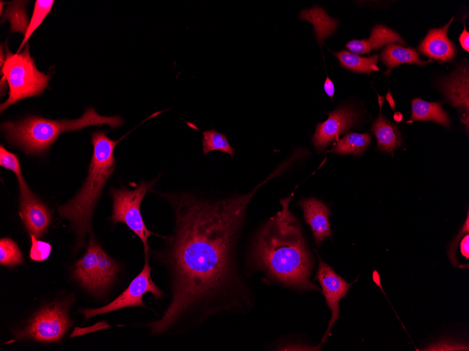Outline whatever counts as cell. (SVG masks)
I'll list each match as a JSON object with an SVG mask.
<instances>
[{
  "mask_svg": "<svg viewBox=\"0 0 469 351\" xmlns=\"http://www.w3.org/2000/svg\"><path fill=\"white\" fill-rule=\"evenodd\" d=\"M260 186L247 194L216 201L188 194L169 198L175 229L161 256L169 271L171 298L163 316L148 324L152 335L191 328L217 312L246 305L233 247Z\"/></svg>",
  "mask_w": 469,
  "mask_h": 351,
  "instance_id": "cell-1",
  "label": "cell"
},
{
  "mask_svg": "<svg viewBox=\"0 0 469 351\" xmlns=\"http://www.w3.org/2000/svg\"><path fill=\"white\" fill-rule=\"evenodd\" d=\"M292 195L258 232L253 245V266L267 277L300 291H319L310 280L313 261L300 226L289 210Z\"/></svg>",
  "mask_w": 469,
  "mask_h": 351,
  "instance_id": "cell-2",
  "label": "cell"
},
{
  "mask_svg": "<svg viewBox=\"0 0 469 351\" xmlns=\"http://www.w3.org/2000/svg\"><path fill=\"white\" fill-rule=\"evenodd\" d=\"M126 135L114 141L107 137L105 131L92 133L93 152L87 178L77 195L58 207L60 216L71 223L77 235V248L84 245L86 235L92 231L91 220L93 209L105 184L115 168L113 154L114 148Z\"/></svg>",
  "mask_w": 469,
  "mask_h": 351,
  "instance_id": "cell-3",
  "label": "cell"
},
{
  "mask_svg": "<svg viewBox=\"0 0 469 351\" xmlns=\"http://www.w3.org/2000/svg\"><path fill=\"white\" fill-rule=\"evenodd\" d=\"M124 120L119 116H105L89 107L83 115L73 120H51L38 116H29L18 121L1 124L6 138L27 154H43L62 132L81 130L88 126L107 125L120 127Z\"/></svg>",
  "mask_w": 469,
  "mask_h": 351,
  "instance_id": "cell-4",
  "label": "cell"
},
{
  "mask_svg": "<svg viewBox=\"0 0 469 351\" xmlns=\"http://www.w3.org/2000/svg\"><path fill=\"white\" fill-rule=\"evenodd\" d=\"M6 60L1 67V79L8 85V98L0 106L2 113L10 106L31 97L39 96L48 88L50 76L37 69L26 44L20 53H12L6 45Z\"/></svg>",
  "mask_w": 469,
  "mask_h": 351,
  "instance_id": "cell-5",
  "label": "cell"
},
{
  "mask_svg": "<svg viewBox=\"0 0 469 351\" xmlns=\"http://www.w3.org/2000/svg\"><path fill=\"white\" fill-rule=\"evenodd\" d=\"M70 299L53 301L40 309L23 329L14 332L15 340L43 343L60 341L72 325L68 315Z\"/></svg>",
  "mask_w": 469,
  "mask_h": 351,
  "instance_id": "cell-6",
  "label": "cell"
},
{
  "mask_svg": "<svg viewBox=\"0 0 469 351\" xmlns=\"http://www.w3.org/2000/svg\"><path fill=\"white\" fill-rule=\"evenodd\" d=\"M156 180L142 181L139 186L129 190L125 187L112 188L113 200L111 219L114 223H125L140 239L143 244L145 256H148V238L154 235L146 227L140 212L143 199L155 184Z\"/></svg>",
  "mask_w": 469,
  "mask_h": 351,
  "instance_id": "cell-7",
  "label": "cell"
},
{
  "mask_svg": "<svg viewBox=\"0 0 469 351\" xmlns=\"http://www.w3.org/2000/svg\"><path fill=\"white\" fill-rule=\"evenodd\" d=\"M147 293L152 294L157 299L164 296V292L152 280L149 256H145V263L142 270L121 294L104 306L84 309L80 312L84 315V321H86L98 315L109 313L125 308H145L143 297Z\"/></svg>",
  "mask_w": 469,
  "mask_h": 351,
  "instance_id": "cell-8",
  "label": "cell"
},
{
  "mask_svg": "<svg viewBox=\"0 0 469 351\" xmlns=\"http://www.w3.org/2000/svg\"><path fill=\"white\" fill-rule=\"evenodd\" d=\"M319 264L315 279L319 282L327 306L331 312V317L324 333L322 342H324L329 333L340 317L339 301L346 297L352 283L347 282L341 276L318 256Z\"/></svg>",
  "mask_w": 469,
  "mask_h": 351,
  "instance_id": "cell-9",
  "label": "cell"
},
{
  "mask_svg": "<svg viewBox=\"0 0 469 351\" xmlns=\"http://www.w3.org/2000/svg\"><path fill=\"white\" fill-rule=\"evenodd\" d=\"M19 214L29 235H44L51 221V212L27 185L20 188Z\"/></svg>",
  "mask_w": 469,
  "mask_h": 351,
  "instance_id": "cell-10",
  "label": "cell"
},
{
  "mask_svg": "<svg viewBox=\"0 0 469 351\" xmlns=\"http://www.w3.org/2000/svg\"><path fill=\"white\" fill-rule=\"evenodd\" d=\"M357 121V113L348 106H341L329 113V118L317 124L312 137L317 151H322L333 140L339 139L338 137L353 126Z\"/></svg>",
  "mask_w": 469,
  "mask_h": 351,
  "instance_id": "cell-11",
  "label": "cell"
},
{
  "mask_svg": "<svg viewBox=\"0 0 469 351\" xmlns=\"http://www.w3.org/2000/svg\"><path fill=\"white\" fill-rule=\"evenodd\" d=\"M440 86L445 97L463 114L461 121L468 130L469 73L468 66L458 67L449 76L442 79Z\"/></svg>",
  "mask_w": 469,
  "mask_h": 351,
  "instance_id": "cell-12",
  "label": "cell"
},
{
  "mask_svg": "<svg viewBox=\"0 0 469 351\" xmlns=\"http://www.w3.org/2000/svg\"><path fill=\"white\" fill-rule=\"evenodd\" d=\"M454 17L444 27L430 29L418 46L423 55L440 62L451 61L456 55V46L449 40L447 30Z\"/></svg>",
  "mask_w": 469,
  "mask_h": 351,
  "instance_id": "cell-13",
  "label": "cell"
},
{
  "mask_svg": "<svg viewBox=\"0 0 469 351\" xmlns=\"http://www.w3.org/2000/svg\"><path fill=\"white\" fill-rule=\"evenodd\" d=\"M300 205L303 211L305 222L310 226L316 245H320L331 236L329 207L315 198L304 199Z\"/></svg>",
  "mask_w": 469,
  "mask_h": 351,
  "instance_id": "cell-14",
  "label": "cell"
},
{
  "mask_svg": "<svg viewBox=\"0 0 469 351\" xmlns=\"http://www.w3.org/2000/svg\"><path fill=\"white\" fill-rule=\"evenodd\" d=\"M97 241L90 237L84 255L75 263L74 277L87 290L98 295V259Z\"/></svg>",
  "mask_w": 469,
  "mask_h": 351,
  "instance_id": "cell-15",
  "label": "cell"
},
{
  "mask_svg": "<svg viewBox=\"0 0 469 351\" xmlns=\"http://www.w3.org/2000/svg\"><path fill=\"white\" fill-rule=\"evenodd\" d=\"M392 43L406 45L403 39L396 32L383 25H377L372 29L369 39L352 40L348 42L345 46L352 53L362 55Z\"/></svg>",
  "mask_w": 469,
  "mask_h": 351,
  "instance_id": "cell-16",
  "label": "cell"
},
{
  "mask_svg": "<svg viewBox=\"0 0 469 351\" xmlns=\"http://www.w3.org/2000/svg\"><path fill=\"white\" fill-rule=\"evenodd\" d=\"M372 132L376 137L377 146L381 151L392 153L402 144L399 129L385 118L381 111L372 125Z\"/></svg>",
  "mask_w": 469,
  "mask_h": 351,
  "instance_id": "cell-17",
  "label": "cell"
},
{
  "mask_svg": "<svg viewBox=\"0 0 469 351\" xmlns=\"http://www.w3.org/2000/svg\"><path fill=\"white\" fill-rule=\"evenodd\" d=\"M299 18L313 25L315 36L320 45L324 39L335 32L338 25V21L329 17L324 9L315 6L301 11Z\"/></svg>",
  "mask_w": 469,
  "mask_h": 351,
  "instance_id": "cell-18",
  "label": "cell"
},
{
  "mask_svg": "<svg viewBox=\"0 0 469 351\" xmlns=\"http://www.w3.org/2000/svg\"><path fill=\"white\" fill-rule=\"evenodd\" d=\"M410 120L435 121L445 127H450L448 114L442 109L440 102H429L420 98L411 101V115Z\"/></svg>",
  "mask_w": 469,
  "mask_h": 351,
  "instance_id": "cell-19",
  "label": "cell"
},
{
  "mask_svg": "<svg viewBox=\"0 0 469 351\" xmlns=\"http://www.w3.org/2000/svg\"><path fill=\"white\" fill-rule=\"evenodd\" d=\"M381 62L391 69L401 64H416L425 65L428 62L420 59L417 51L412 48H405L397 44L387 45L381 54Z\"/></svg>",
  "mask_w": 469,
  "mask_h": 351,
  "instance_id": "cell-20",
  "label": "cell"
},
{
  "mask_svg": "<svg viewBox=\"0 0 469 351\" xmlns=\"http://www.w3.org/2000/svg\"><path fill=\"white\" fill-rule=\"evenodd\" d=\"M98 295L104 294L114 282L119 271L118 263L100 247L98 249Z\"/></svg>",
  "mask_w": 469,
  "mask_h": 351,
  "instance_id": "cell-21",
  "label": "cell"
},
{
  "mask_svg": "<svg viewBox=\"0 0 469 351\" xmlns=\"http://www.w3.org/2000/svg\"><path fill=\"white\" fill-rule=\"evenodd\" d=\"M371 141V138L367 133L350 132L343 138L338 139L333 144L332 149L327 151V153L360 155L367 149Z\"/></svg>",
  "mask_w": 469,
  "mask_h": 351,
  "instance_id": "cell-22",
  "label": "cell"
},
{
  "mask_svg": "<svg viewBox=\"0 0 469 351\" xmlns=\"http://www.w3.org/2000/svg\"><path fill=\"white\" fill-rule=\"evenodd\" d=\"M333 53L339 60L341 65L350 71L364 74L379 71L377 67L378 56L376 54L365 57L347 50H341Z\"/></svg>",
  "mask_w": 469,
  "mask_h": 351,
  "instance_id": "cell-23",
  "label": "cell"
},
{
  "mask_svg": "<svg viewBox=\"0 0 469 351\" xmlns=\"http://www.w3.org/2000/svg\"><path fill=\"white\" fill-rule=\"evenodd\" d=\"M27 1H15L9 4L5 12L2 14L1 22L8 20L11 23L12 32L26 34L29 22L26 15L25 5Z\"/></svg>",
  "mask_w": 469,
  "mask_h": 351,
  "instance_id": "cell-24",
  "label": "cell"
},
{
  "mask_svg": "<svg viewBox=\"0 0 469 351\" xmlns=\"http://www.w3.org/2000/svg\"><path fill=\"white\" fill-rule=\"evenodd\" d=\"M53 0H37L35 1L33 13L29 23L26 34L17 51L19 53L22 47L27 43V41L34 31L40 26L46 16L51 12Z\"/></svg>",
  "mask_w": 469,
  "mask_h": 351,
  "instance_id": "cell-25",
  "label": "cell"
},
{
  "mask_svg": "<svg viewBox=\"0 0 469 351\" xmlns=\"http://www.w3.org/2000/svg\"><path fill=\"white\" fill-rule=\"evenodd\" d=\"M202 145L204 155L213 151H220L233 156L234 149L230 145L227 137L216 131L213 128L202 132Z\"/></svg>",
  "mask_w": 469,
  "mask_h": 351,
  "instance_id": "cell-26",
  "label": "cell"
},
{
  "mask_svg": "<svg viewBox=\"0 0 469 351\" xmlns=\"http://www.w3.org/2000/svg\"><path fill=\"white\" fill-rule=\"evenodd\" d=\"M22 254L17 243L9 238L0 240V263L4 266L13 267L22 263Z\"/></svg>",
  "mask_w": 469,
  "mask_h": 351,
  "instance_id": "cell-27",
  "label": "cell"
},
{
  "mask_svg": "<svg viewBox=\"0 0 469 351\" xmlns=\"http://www.w3.org/2000/svg\"><path fill=\"white\" fill-rule=\"evenodd\" d=\"M0 165L14 172L17 177L19 188L27 186L21 170V166L18 156L0 145Z\"/></svg>",
  "mask_w": 469,
  "mask_h": 351,
  "instance_id": "cell-28",
  "label": "cell"
},
{
  "mask_svg": "<svg viewBox=\"0 0 469 351\" xmlns=\"http://www.w3.org/2000/svg\"><path fill=\"white\" fill-rule=\"evenodd\" d=\"M31 238V247L29 249V258L34 261H44L46 260L51 252V245L45 241L38 240L33 235Z\"/></svg>",
  "mask_w": 469,
  "mask_h": 351,
  "instance_id": "cell-29",
  "label": "cell"
},
{
  "mask_svg": "<svg viewBox=\"0 0 469 351\" xmlns=\"http://www.w3.org/2000/svg\"><path fill=\"white\" fill-rule=\"evenodd\" d=\"M423 350H468V346L450 340H440L430 345Z\"/></svg>",
  "mask_w": 469,
  "mask_h": 351,
  "instance_id": "cell-30",
  "label": "cell"
},
{
  "mask_svg": "<svg viewBox=\"0 0 469 351\" xmlns=\"http://www.w3.org/2000/svg\"><path fill=\"white\" fill-rule=\"evenodd\" d=\"M469 232V216H468V212L467 215L466 220L461 229L460 232L458 233L455 239L452 241V242L450 245L449 249L447 252L448 256L454 265L455 266L457 263H458L457 259L456 257V249L458 245V242L461 237V235L464 233H468Z\"/></svg>",
  "mask_w": 469,
  "mask_h": 351,
  "instance_id": "cell-31",
  "label": "cell"
},
{
  "mask_svg": "<svg viewBox=\"0 0 469 351\" xmlns=\"http://www.w3.org/2000/svg\"><path fill=\"white\" fill-rule=\"evenodd\" d=\"M110 326L105 321L98 322L95 324V325L92 326H89L88 328H84V329L81 328H76L74 329L73 333L71 334V337H74L77 336L79 335H83L85 333H87L91 331H95L100 329H109Z\"/></svg>",
  "mask_w": 469,
  "mask_h": 351,
  "instance_id": "cell-32",
  "label": "cell"
},
{
  "mask_svg": "<svg viewBox=\"0 0 469 351\" xmlns=\"http://www.w3.org/2000/svg\"><path fill=\"white\" fill-rule=\"evenodd\" d=\"M321 348L320 345L317 346H308V345H289L287 346H284L279 347L277 350H319Z\"/></svg>",
  "mask_w": 469,
  "mask_h": 351,
  "instance_id": "cell-33",
  "label": "cell"
},
{
  "mask_svg": "<svg viewBox=\"0 0 469 351\" xmlns=\"http://www.w3.org/2000/svg\"><path fill=\"white\" fill-rule=\"evenodd\" d=\"M458 40L462 48L466 52L469 51V33L465 28L464 23L463 30L458 37Z\"/></svg>",
  "mask_w": 469,
  "mask_h": 351,
  "instance_id": "cell-34",
  "label": "cell"
},
{
  "mask_svg": "<svg viewBox=\"0 0 469 351\" xmlns=\"http://www.w3.org/2000/svg\"><path fill=\"white\" fill-rule=\"evenodd\" d=\"M462 255L466 259L469 258V235L468 233L463 237L460 244Z\"/></svg>",
  "mask_w": 469,
  "mask_h": 351,
  "instance_id": "cell-35",
  "label": "cell"
},
{
  "mask_svg": "<svg viewBox=\"0 0 469 351\" xmlns=\"http://www.w3.org/2000/svg\"><path fill=\"white\" fill-rule=\"evenodd\" d=\"M324 89L326 95L332 99L334 94V85L329 76H326L324 81Z\"/></svg>",
  "mask_w": 469,
  "mask_h": 351,
  "instance_id": "cell-36",
  "label": "cell"
},
{
  "mask_svg": "<svg viewBox=\"0 0 469 351\" xmlns=\"http://www.w3.org/2000/svg\"><path fill=\"white\" fill-rule=\"evenodd\" d=\"M385 97H386L387 101L390 104V106L391 109H395V101H394L390 91L388 92Z\"/></svg>",
  "mask_w": 469,
  "mask_h": 351,
  "instance_id": "cell-37",
  "label": "cell"
},
{
  "mask_svg": "<svg viewBox=\"0 0 469 351\" xmlns=\"http://www.w3.org/2000/svg\"><path fill=\"white\" fill-rule=\"evenodd\" d=\"M0 52H1V53H0V66H1V67L3 66L4 62H5V60H6V58H4V51H3V47H2V45H1V50H0Z\"/></svg>",
  "mask_w": 469,
  "mask_h": 351,
  "instance_id": "cell-38",
  "label": "cell"
},
{
  "mask_svg": "<svg viewBox=\"0 0 469 351\" xmlns=\"http://www.w3.org/2000/svg\"><path fill=\"white\" fill-rule=\"evenodd\" d=\"M393 118L395 121L400 122L403 118V116L400 112H396L393 116Z\"/></svg>",
  "mask_w": 469,
  "mask_h": 351,
  "instance_id": "cell-39",
  "label": "cell"
},
{
  "mask_svg": "<svg viewBox=\"0 0 469 351\" xmlns=\"http://www.w3.org/2000/svg\"><path fill=\"white\" fill-rule=\"evenodd\" d=\"M377 95H378V104H379L380 110H381V107H382V104H383V97L380 96L378 94H377Z\"/></svg>",
  "mask_w": 469,
  "mask_h": 351,
  "instance_id": "cell-40",
  "label": "cell"
},
{
  "mask_svg": "<svg viewBox=\"0 0 469 351\" xmlns=\"http://www.w3.org/2000/svg\"><path fill=\"white\" fill-rule=\"evenodd\" d=\"M5 4H6V3H4V2L2 1H1V2H0L1 15H2V14L4 13H3V8H4L3 6H4V5H5Z\"/></svg>",
  "mask_w": 469,
  "mask_h": 351,
  "instance_id": "cell-41",
  "label": "cell"
}]
</instances>
